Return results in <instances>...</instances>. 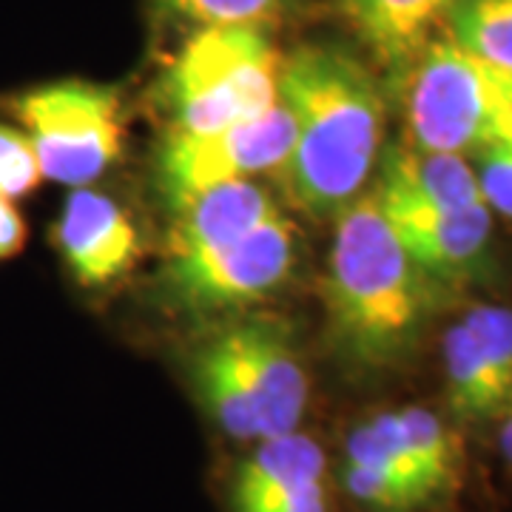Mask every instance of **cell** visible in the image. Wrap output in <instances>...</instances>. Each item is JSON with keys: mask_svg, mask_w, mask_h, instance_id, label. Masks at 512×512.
Returning <instances> with one entry per match:
<instances>
[{"mask_svg": "<svg viewBox=\"0 0 512 512\" xmlns=\"http://www.w3.org/2000/svg\"><path fill=\"white\" fill-rule=\"evenodd\" d=\"M279 97L293 143L279 177L311 217H336L365 194L379 163L384 97L373 72L348 49L308 43L282 60Z\"/></svg>", "mask_w": 512, "mask_h": 512, "instance_id": "cell-1", "label": "cell"}, {"mask_svg": "<svg viewBox=\"0 0 512 512\" xmlns=\"http://www.w3.org/2000/svg\"><path fill=\"white\" fill-rule=\"evenodd\" d=\"M441 291L384 222L373 194L336 214L330 248L328 316L350 362L393 367L419 348Z\"/></svg>", "mask_w": 512, "mask_h": 512, "instance_id": "cell-2", "label": "cell"}, {"mask_svg": "<svg viewBox=\"0 0 512 512\" xmlns=\"http://www.w3.org/2000/svg\"><path fill=\"white\" fill-rule=\"evenodd\" d=\"M282 60L256 23L200 26L165 74L174 131H214L254 120L279 103Z\"/></svg>", "mask_w": 512, "mask_h": 512, "instance_id": "cell-3", "label": "cell"}, {"mask_svg": "<svg viewBox=\"0 0 512 512\" xmlns=\"http://www.w3.org/2000/svg\"><path fill=\"white\" fill-rule=\"evenodd\" d=\"M410 146L444 154H476L498 140L512 111V74L498 72L458 46L433 37L402 77Z\"/></svg>", "mask_w": 512, "mask_h": 512, "instance_id": "cell-4", "label": "cell"}, {"mask_svg": "<svg viewBox=\"0 0 512 512\" xmlns=\"http://www.w3.org/2000/svg\"><path fill=\"white\" fill-rule=\"evenodd\" d=\"M32 146L43 180L83 188L103 177L123 154L120 92L89 80L32 86L6 100Z\"/></svg>", "mask_w": 512, "mask_h": 512, "instance_id": "cell-5", "label": "cell"}, {"mask_svg": "<svg viewBox=\"0 0 512 512\" xmlns=\"http://www.w3.org/2000/svg\"><path fill=\"white\" fill-rule=\"evenodd\" d=\"M293 143V120L288 106L274 109L254 120L214 131H171L157 154V183L171 208L205 188L237 180H254L285 165Z\"/></svg>", "mask_w": 512, "mask_h": 512, "instance_id": "cell-6", "label": "cell"}, {"mask_svg": "<svg viewBox=\"0 0 512 512\" xmlns=\"http://www.w3.org/2000/svg\"><path fill=\"white\" fill-rule=\"evenodd\" d=\"M370 194L404 251L444 288L467 285L493 265V211L487 205L441 208L387 185Z\"/></svg>", "mask_w": 512, "mask_h": 512, "instance_id": "cell-7", "label": "cell"}, {"mask_svg": "<svg viewBox=\"0 0 512 512\" xmlns=\"http://www.w3.org/2000/svg\"><path fill=\"white\" fill-rule=\"evenodd\" d=\"M296 231L282 214L211 254L168 262V285L188 305L228 308L274 293L293 268Z\"/></svg>", "mask_w": 512, "mask_h": 512, "instance_id": "cell-8", "label": "cell"}, {"mask_svg": "<svg viewBox=\"0 0 512 512\" xmlns=\"http://www.w3.org/2000/svg\"><path fill=\"white\" fill-rule=\"evenodd\" d=\"M234 350L239 376L254 404L259 441L285 436L308 410V373L291 333L276 319H242L222 330Z\"/></svg>", "mask_w": 512, "mask_h": 512, "instance_id": "cell-9", "label": "cell"}, {"mask_svg": "<svg viewBox=\"0 0 512 512\" xmlns=\"http://www.w3.org/2000/svg\"><path fill=\"white\" fill-rule=\"evenodd\" d=\"M52 239L69 274L83 288L109 285L140 259V237L126 211L89 185L74 188L66 197Z\"/></svg>", "mask_w": 512, "mask_h": 512, "instance_id": "cell-10", "label": "cell"}, {"mask_svg": "<svg viewBox=\"0 0 512 512\" xmlns=\"http://www.w3.org/2000/svg\"><path fill=\"white\" fill-rule=\"evenodd\" d=\"M171 211L174 222L168 231V262L211 254L279 214L274 200L254 180L205 188Z\"/></svg>", "mask_w": 512, "mask_h": 512, "instance_id": "cell-11", "label": "cell"}, {"mask_svg": "<svg viewBox=\"0 0 512 512\" xmlns=\"http://www.w3.org/2000/svg\"><path fill=\"white\" fill-rule=\"evenodd\" d=\"M458 0H336L350 32L399 80L421 49L444 32Z\"/></svg>", "mask_w": 512, "mask_h": 512, "instance_id": "cell-12", "label": "cell"}, {"mask_svg": "<svg viewBox=\"0 0 512 512\" xmlns=\"http://www.w3.org/2000/svg\"><path fill=\"white\" fill-rule=\"evenodd\" d=\"M376 185L396 188L441 208L487 205L481 197L473 163L467 157L444 154V151H424L410 143L384 148V154L379 157Z\"/></svg>", "mask_w": 512, "mask_h": 512, "instance_id": "cell-13", "label": "cell"}, {"mask_svg": "<svg viewBox=\"0 0 512 512\" xmlns=\"http://www.w3.org/2000/svg\"><path fill=\"white\" fill-rule=\"evenodd\" d=\"M322 478H325V453L311 436L299 430L285 436H271L259 441L254 453L239 464L234 478V507L239 510L259 498Z\"/></svg>", "mask_w": 512, "mask_h": 512, "instance_id": "cell-14", "label": "cell"}, {"mask_svg": "<svg viewBox=\"0 0 512 512\" xmlns=\"http://www.w3.org/2000/svg\"><path fill=\"white\" fill-rule=\"evenodd\" d=\"M444 384L447 404L461 421L498 419L512 402L464 319L450 325L444 336Z\"/></svg>", "mask_w": 512, "mask_h": 512, "instance_id": "cell-15", "label": "cell"}, {"mask_svg": "<svg viewBox=\"0 0 512 512\" xmlns=\"http://www.w3.org/2000/svg\"><path fill=\"white\" fill-rule=\"evenodd\" d=\"M191 379L208 416L217 421L231 439L259 441L254 404L248 399L234 350L222 330L197 350Z\"/></svg>", "mask_w": 512, "mask_h": 512, "instance_id": "cell-16", "label": "cell"}, {"mask_svg": "<svg viewBox=\"0 0 512 512\" xmlns=\"http://www.w3.org/2000/svg\"><path fill=\"white\" fill-rule=\"evenodd\" d=\"M396 433L407 447V453L419 464V470L427 476V481L439 490V495H447L458 481V441L453 430L444 421L424 410V407H404V410H390Z\"/></svg>", "mask_w": 512, "mask_h": 512, "instance_id": "cell-17", "label": "cell"}, {"mask_svg": "<svg viewBox=\"0 0 512 512\" xmlns=\"http://www.w3.org/2000/svg\"><path fill=\"white\" fill-rule=\"evenodd\" d=\"M444 32L498 72L512 74V0H458Z\"/></svg>", "mask_w": 512, "mask_h": 512, "instance_id": "cell-18", "label": "cell"}, {"mask_svg": "<svg viewBox=\"0 0 512 512\" xmlns=\"http://www.w3.org/2000/svg\"><path fill=\"white\" fill-rule=\"evenodd\" d=\"M342 484L350 498L373 512H416L433 504V498L419 487L353 461H342Z\"/></svg>", "mask_w": 512, "mask_h": 512, "instance_id": "cell-19", "label": "cell"}, {"mask_svg": "<svg viewBox=\"0 0 512 512\" xmlns=\"http://www.w3.org/2000/svg\"><path fill=\"white\" fill-rule=\"evenodd\" d=\"M174 18L200 26H228V23H256L265 26L291 9L296 0H160Z\"/></svg>", "mask_w": 512, "mask_h": 512, "instance_id": "cell-20", "label": "cell"}, {"mask_svg": "<svg viewBox=\"0 0 512 512\" xmlns=\"http://www.w3.org/2000/svg\"><path fill=\"white\" fill-rule=\"evenodd\" d=\"M43 183V171L35 146L23 128L0 123V197L18 200L37 191Z\"/></svg>", "mask_w": 512, "mask_h": 512, "instance_id": "cell-21", "label": "cell"}, {"mask_svg": "<svg viewBox=\"0 0 512 512\" xmlns=\"http://www.w3.org/2000/svg\"><path fill=\"white\" fill-rule=\"evenodd\" d=\"M470 157L487 208L512 220V140H493Z\"/></svg>", "mask_w": 512, "mask_h": 512, "instance_id": "cell-22", "label": "cell"}, {"mask_svg": "<svg viewBox=\"0 0 512 512\" xmlns=\"http://www.w3.org/2000/svg\"><path fill=\"white\" fill-rule=\"evenodd\" d=\"M237 512H328V487H325V478L311 481L293 490L259 498L248 507H239Z\"/></svg>", "mask_w": 512, "mask_h": 512, "instance_id": "cell-23", "label": "cell"}, {"mask_svg": "<svg viewBox=\"0 0 512 512\" xmlns=\"http://www.w3.org/2000/svg\"><path fill=\"white\" fill-rule=\"evenodd\" d=\"M26 222L15 208V200L0 197V262L15 259L26 248Z\"/></svg>", "mask_w": 512, "mask_h": 512, "instance_id": "cell-24", "label": "cell"}, {"mask_svg": "<svg viewBox=\"0 0 512 512\" xmlns=\"http://www.w3.org/2000/svg\"><path fill=\"white\" fill-rule=\"evenodd\" d=\"M498 419H501V433H498V441H501V453H504L507 464L512 467V402L504 407V413H501Z\"/></svg>", "mask_w": 512, "mask_h": 512, "instance_id": "cell-25", "label": "cell"}]
</instances>
